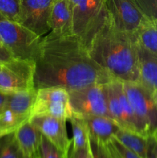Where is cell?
<instances>
[{
    "mask_svg": "<svg viewBox=\"0 0 157 158\" xmlns=\"http://www.w3.org/2000/svg\"><path fill=\"white\" fill-rule=\"evenodd\" d=\"M113 80L89 55L75 35L42 37L35 61L34 87H62L68 91Z\"/></svg>",
    "mask_w": 157,
    "mask_h": 158,
    "instance_id": "6da1fadb",
    "label": "cell"
},
{
    "mask_svg": "<svg viewBox=\"0 0 157 158\" xmlns=\"http://www.w3.org/2000/svg\"><path fill=\"white\" fill-rule=\"evenodd\" d=\"M87 49L94 61L113 80L140 82L139 58L135 37L118 30L108 17Z\"/></svg>",
    "mask_w": 157,
    "mask_h": 158,
    "instance_id": "7a4b0ae2",
    "label": "cell"
},
{
    "mask_svg": "<svg viewBox=\"0 0 157 158\" xmlns=\"http://www.w3.org/2000/svg\"><path fill=\"white\" fill-rule=\"evenodd\" d=\"M0 37L3 44L17 60L35 62L42 36L0 13Z\"/></svg>",
    "mask_w": 157,
    "mask_h": 158,
    "instance_id": "3957f363",
    "label": "cell"
},
{
    "mask_svg": "<svg viewBox=\"0 0 157 158\" xmlns=\"http://www.w3.org/2000/svg\"><path fill=\"white\" fill-rule=\"evenodd\" d=\"M72 12L74 34L89 46L107 19L106 0H68Z\"/></svg>",
    "mask_w": 157,
    "mask_h": 158,
    "instance_id": "277c9868",
    "label": "cell"
},
{
    "mask_svg": "<svg viewBox=\"0 0 157 158\" xmlns=\"http://www.w3.org/2000/svg\"><path fill=\"white\" fill-rule=\"evenodd\" d=\"M123 88L146 136L157 130V105L150 89L140 82H123Z\"/></svg>",
    "mask_w": 157,
    "mask_h": 158,
    "instance_id": "5b68a950",
    "label": "cell"
},
{
    "mask_svg": "<svg viewBox=\"0 0 157 158\" xmlns=\"http://www.w3.org/2000/svg\"><path fill=\"white\" fill-rule=\"evenodd\" d=\"M72 114L81 116L110 117L107 102L106 83H95L69 91Z\"/></svg>",
    "mask_w": 157,
    "mask_h": 158,
    "instance_id": "8992f818",
    "label": "cell"
},
{
    "mask_svg": "<svg viewBox=\"0 0 157 158\" xmlns=\"http://www.w3.org/2000/svg\"><path fill=\"white\" fill-rule=\"evenodd\" d=\"M108 109L111 118L121 128L147 137L144 134L127 98L123 82L112 80L106 83Z\"/></svg>",
    "mask_w": 157,
    "mask_h": 158,
    "instance_id": "52a82bcc",
    "label": "cell"
},
{
    "mask_svg": "<svg viewBox=\"0 0 157 158\" xmlns=\"http://www.w3.org/2000/svg\"><path fill=\"white\" fill-rule=\"evenodd\" d=\"M36 115L51 116L69 120L72 116L69 91L62 87L37 89L36 99L32 111V116Z\"/></svg>",
    "mask_w": 157,
    "mask_h": 158,
    "instance_id": "ba28073f",
    "label": "cell"
},
{
    "mask_svg": "<svg viewBox=\"0 0 157 158\" xmlns=\"http://www.w3.org/2000/svg\"><path fill=\"white\" fill-rule=\"evenodd\" d=\"M109 22L118 30L135 35L147 21L135 0H106Z\"/></svg>",
    "mask_w": 157,
    "mask_h": 158,
    "instance_id": "9c48e42d",
    "label": "cell"
},
{
    "mask_svg": "<svg viewBox=\"0 0 157 158\" xmlns=\"http://www.w3.org/2000/svg\"><path fill=\"white\" fill-rule=\"evenodd\" d=\"M35 62L14 60L0 67V90L6 93L26 90L34 87Z\"/></svg>",
    "mask_w": 157,
    "mask_h": 158,
    "instance_id": "30bf717a",
    "label": "cell"
},
{
    "mask_svg": "<svg viewBox=\"0 0 157 158\" xmlns=\"http://www.w3.org/2000/svg\"><path fill=\"white\" fill-rule=\"evenodd\" d=\"M55 0H20L19 23L37 35H43L49 30L48 20Z\"/></svg>",
    "mask_w": 157,
    "mask_h": 158,
    "instance_id": "8fae6325",
    "label": "cell"
},
{
    "mask_svg": "<svg viewBox=\"0 0 157 158\" xmlns=\"http://www.w3.org/2000/svg\"><path fill=\"white\" fill-rule=\"evenodd\" d=\"M29 121L58 149L69 154L72 140L68 137L66 120L51 116L36 115L32 116Z\"/></svg>",
    "mask_w": 157,
    "mask_h": 158,
    "instance_id": "7c38bea8",
    "label": "cell"
},
{
    "mask_svg": "<svg viewBox=\"0 0 157 158\" xmlns=\"http://www.w3.org/2000/svg\"><path fill=\"white\" fill-rule=\"evenodd\" d=\"M49 29L58 35L74 34L72 12L68 0H55L48 20Z\"/></svg>",
    "mask_w": 157,
    "mask_h": 158,
    "instance_id": "4fadbf2b",
    "label": "cell"
},
{
    "mask_svg": "<svg viewBox=\"0 0 157 158\" xmlns=\"http://www.w3.org/2000/svg\"><path fill=\"white\" fill-rule=\"evenodd\" d=\"M78 117L83 119L87 126L89 137L103 144H106L121 128L115 120L105 116Z\"/></svg>",
    "mask_w": 157,
    "mask_h": 158,
    "instance_id": "5bb4252c",
    "label": "cell"
},
{
    "mask_svg": "<svg viewBox=\"0 0 157 158\" xmlns=\"http://www.w3.org/2000/svg\"><path fill=\"white\" fill-rule=\"evenodd\" d=\"M15 134L25 157H38L42 134L29 120L18 127L15 131Z\"/></svg>",
    "mask_w": 157,
    "mask_h": 158,
    "instance_id": "9a60e30c",
    "label": "cell"
},
{
    "mask_svg": "<svg viewBox=\"0 0 157 158\" xmlns=\"http://www.w3.org/2000/svg\"><path fill=\"white\" fill-rule=\"evenodd\" d=\"M138 46L140 83L152 92L157 90V56Z\"/></svg>",
    "mask_w": 157,
    "mask_h": 158,
    "instance_id": "2e32d148",
    "label": "cell"
},
{
    "mask_svg": "<svg viewBox=\"0 0 157 158\" xmlns=\"http://www.w3.org/2000/svg\"><path fill=\"white\" fill-rule=\"evenodd\" d=\"M36 94L37 89L35 88L9 93L5 106L19 115L31 117Z\"/></svg>",
    "mask_w": 157,
    "mask_h": 158,
    "instance_id": "e0dca14e",
    "label": "cell"
},
{
    "mask_svg": "<svg viewBox=\"0 0 157 158\" xmlns=\"http://www.w3.org/2000/svg\"><path fill=\"white\" fill-rule=\"evenodd\" d=\"M134 37L139 47L157 56V21H146Z\"/></svg>",
    "mask_w": 157,
    "mask_h": 158,
    "instance_id": "ac0fdd59",
    "label": "cell"
},
{
    "mask_svg": "<svg viewBox=\"0 0 157 158\" xmlns=\"http://www.w3.org/2000/svg\"><path fill=\"white\" fill-rule=\"evenodd\" d=\"M114 137L126 148L132 151L141 158H146L147 137L120 128Z\"/></svg>",
    "mask_w": 157,
    "mask_h": 158,
    "instance_id": "d6986e66",
    "label": "cell"
},
{
    "mask_svg": "<svg viewBox=\"0 0 157 158\" xmlns=\"http://www.w3.org/2000/svg\"><path fill=\"white\" fill-rule=\"evenodd\" d=\"M30 117L19 115L4 106L0 110V137L15 133L18 127L29 121Z\"/></svg>",
    "mask_w": 157,
    "mask_h": 158,
    "instance_id": "ffe728a7",
    "label": "cell"
},
{
    "mask_svg": "<svg viewBox=\"0 0 157 158\" xmlns=\"http://www.w3.org/2000/svg\"><path fill=\"white\" fill-rule=\"evenodd\" d=\"M69 120L72 129V151L87 148L89 145V134L86 123L81 117L73 114Z\"/></svg>",
    "mask_w": 157,
    "mask_h": 158,
    "instance_id": "44dd1931",
    "label": "cell"
},
{
    "mask_svg": "<svg viewBox=\"0 0 157 158\" xmlns=\"http://www.w3.org/2000/svg\"><path fill=\"white\" fill-rule=\"evenodd\" d=\"M0 158H26L15 133L0 137Z\"/></svg>",
    "mask_w": 157,
    "mask_h": 158,
    "instance_id": "7402d4cb",
    "label": "cell"
},
{
    "mask_svg": "<svg viewBox=\"0 0 157 158\" xmlns=\"http://www.w3.org/2000/svg\"><path fill=\"white\" fill-rule=\"evenodd\" d=\"M106 150L112 158H141L112 137L105 144Z\"/></svg>",
    "mask_w": 157,
    "mask_h": 158,
    "instance_id": "603a6c76",
    "label": "cell"
},
{
    "mask_svg": "<svg viewBox=\"0 0 157 158\" xmlns=\"http://www.w3.org/2000/svg\"><path fill=\"white\" fill-rule=\"evenodd\" d=\"M0 13L8 19L19 23L21 15L20 0H0Z\"/></svg>",
    "mask_w": 157,
    "mask_h": 158,
    "instance_id": "cb8c5ba5",
    "label": "cell"
},
{
    "mask_svg": "<svg viewBox=\"0 0 157 158\" xmlns=\"http://www.w3.org/2000/svg\"><path fill=\"white\" fill-rule=\"evenodd\" d=\"M38 158H69V154H66L49 141L42 134L40 141Z\"/></svg>",
    "mask_w": 157,
    "mask_h": 158,
    "instance_id": "d4e9b609",
    "label": "cell"
},
{
    "mask_svg": "<svg viewBox=\"0 0 157 158\" xmlns=\"http://www.w3.org/2000/svg\"><path fill=\"white\" fill-rule=\"evenodd\" d=\"M147 21H157V0H135Z\"/></svg>",
    "mask_w": 157,
    "mask_h": 158,
    "instance_id": "484cf974",
    "label": "cell"
},
{
    "mask_svg": "<svg viewBox=\"0 0 157 158\" xmlns=\"http://www.w3.org/2000/svg\"><path fill=\"white\" fill-rule=\"evenodd\" d=\"M89 148L92 158H112L105 144L99 143L89 137Z\"/></svg>",
    "mask_w": 157,
    "mask_h": 158,
    "instance_id": "4316f807",
    "label": "cell"
},
{
    "mask_svg": "<svg viewBox=\"0 0 157 158\" xmlns=\"http://www.w3.org/2000/svg\"><path fill=\"white\" fill-rule=\"evenodd\" d=\"M146 156V158H157V138L153 134L147 136Z\"/></svg>",
    "mask_w": 157,
    "mask_h": 158,
    "instance_id": "83f0119b",
    "label": "cell"
},
{
    "mask_svg": "<svg viewBox=\"0 0 157 158\" xmlns=\"http://www.w3.org/2000/svg\"><path fill=\"white\" fill-rule=\"evenodd\" d=\"M14 59L15 58L10 51L6 48L2 42H0V63H7Z\"/></svg>",
    "mask_w": 157,
    "mask_h": 158,
    "instance_id": "f1b7e54d",
    "label": "cell"
},
{
    "mask_svg": "<svg viewBox=\"0 0 157 158\" xmlns=\"http://www.w3.org/2000/svg\"><path fill=\"white\" fill-rule=\"evenodd\" d=\"M89 149V145L87 148H83L77 151H71L70 154H69V158H88Z\"/></svg>",
    "mask_w": 157,
    "mask_h": 158,
    "instance_id": "f546056e",
    "label": "cell"
},
{
    "mask_svg": "<svg viewBox=\"0 0 157 158\" xmlns=\"http://www.w3.org/2000/svg\"><path fill=\"white\" fill-rule=\"evenodd\" d=\"M8 96H9V93L0 90V110H2L5 106H6V101H7L8 99Z\"/></svg>",
    "mask_w": 157,
    "mask_h": 158,
    "instance_id": "4dcf8cb0",
    "label": "cell"
},
{
    "mask_svg": "<svg viewBox=\"0 0 157 158\" xmlns=\"http://www.w3.org/2000/svg\"><path fill=\"white\" fill-rule=\"evenodd\" d=\"M152 94H153L154 100H155V103H156V105H157V90L156 91H154V92H152Z\"/></svg>",
    "mask_w": 157,
    "mask_h": 158,
    "instance_id": "1f68e13d",
    "label": "cell"
},
{
    "mask_svg": "<svg viewBox=\"0 0 157 158\" xmlns=\"http://www.w3.org/2000/svg\"><path fill=\"white\" fill-rule=\"evenodd\" d=\"M88 158H92V154H91V151H90V148L89 149V157H88Z\"/></svg>",
    "mask_w": 157,
    "mask_h": 158,
    "instance_id": "d6a6232c",
    "label": "cell"
},
{
    "mask_svg": "<svg viewBox=\"0 0 157 158\" xmlns=\"http://www.w3.org/2000/svg\"><path fill=\"white\" fill-rule=\"evenodd\" d=\"M153 134V135H154V136H155V137H156V138H157V130H156V131H155V132H154V133H153V134Z\"/></svg>",
    "mask_w": 157,
    "mask_h": 158,
    "instance_id": "836d02e7",
    "label": "cell"
},
{
    "mask_svg": "<svg viewBox=\"0 0 157 158\" xmlns=\"http://www.w3.org/2000/svg\"><path fill=\"white\" fill-rule=\"evenodd\" d=\"M3 63H0V67H1V66H2V64Z\"/></svg>",
    "mask_w": 157,
    "mask_h": 158,
    "instance_id": "e575fe53",
    "label": "cell"
},
{
    "mask_svg": "<svg viewBox=\"0 0 157 158\" xmlns=\"http://www.w3.org/2000/svg\"><path fill=\"white\" fill-rule=\"evenodd\" d=\"M0 42H2V39H1V37H0Z\"/></svg>",
    "mask_w": 157,
    "mask_h": 158,
    "instance_id": "d590c367",
    "label": "cell"
},
{
    "mask_svg": "<svg viewBox=\"0 0 157 158\" xmlns=\"http://www.w3.org/2000/svg\"><path fill=\"white\" fill-rule=\"evenodd\" d=\"M36 158H38V157H36Z\"/></svg>",
    "mask_w": 157,
    "mask_h": 158,
    "instance_id": "8d00e7d4",
    "label": "cell"
}]
</instances>
